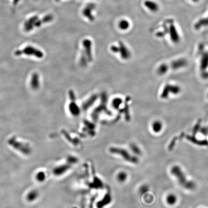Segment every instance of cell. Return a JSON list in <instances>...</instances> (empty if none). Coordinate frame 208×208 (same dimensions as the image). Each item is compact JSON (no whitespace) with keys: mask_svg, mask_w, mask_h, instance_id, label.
<instances>
[{"mask_svg":"<svg viewBox=\"0 0 208 208\" xmlns=\"http://www.w3.org/2000/svg\"><path fill=\"white\" fill-rule=\"evenodd\" d=\"M30 84L33 89H36L38 88L40 85V81H39V77L37 74H34L32 75Z\"/></svg>","mask_w":208,"mask_h":208,"instance_id":"7","label":"cell"},{"mask_svg":"<svg viewBox=\"0 0 208 208\" xmlns=\"http://www.w3.org/2000/svg\"><path fill=\"white\" fill-rule=\"evenodd\" d=\"M171 173L176 176V178L178 179L179 182L181 184L183 185L185 187L187 188H192L193 187L194 185L189 184V183L187 180L185 176L183 171H182L179 167H173L171 169Z\"/></svg>","mask_w":208,"mask_h":208,"instance_id":"1","label":"cell"},{"mask_svg":"<svg viewBox=\"0 0 208 208\" xmlns=\"http://www.w3.org/2000/svg\"><path fill=\"white\" fill-rule=\"evenodd\" d=\"M167 69H168V68H167L166 65H162L160 68V73H162V74H163L167 72Z\"/></svg>","mask_w":208,"mask_h":208,"instance_id":"12","label":"cell"},{"mask_svg":"<svg viewBox=\"0 0 208 208\" xmlns=\"http://www.w3.org/2000/svg\"><path fill=\"white\" fill-rule=\"evenodd\" d=\"M109 151L111 153H116L117 154V155H120L123 158V159H124L125 160L128 162L134 163L138 162V159H136V157L130 155L129 152L124 149L117 148V147H111L109 149Z\"/></svg>","mask_w":208,"mask_h":208,"instance_id":"2","label":"cell"},{"mask_svg":"<svg viewBox=\"0 0 208 208\" xmlns=\"http://www.w3.org/2000/svg\"><path fill=\"white\" fill-rule=\"evenodd\" d=\"M127 178V174L124 171H120L117 175V179L120 183H123Z\"/></svg>","mask_w":208,"mask_h":208,"instance_id":"10","label":"cell"},{"mask_svg":"<svg viewBox=\"0 0 208 208\" xmlns=\"http://www.w3.org/2000/svg\"><path fill=\"white\" fill-rule=\"evenodd\" d=\"M170 36L171 40L174 42H178L180 40V36L174 24H171L169 28Z\"/></svg>","mask_w":208,"mask_h":208,"instance_id":"5","label":"cell"},{"mask_svg":"<svg viewBox=\"0 0 208 208\" xmlns=\"http://www.w3.org/2000/svg\"><path fill=\"white\" fill-rule=\"evenodd\" d=\"M152 127V128L153 132L156 133H158L160 132V131L162 130V125L160 122L156 121L153 122Z\"/></svg>","mask_w":208,"mask_h":208,"instance_id":"9","label":"cell"},{"mask_svg":"<svg viewBox=\"0 0 208 208\" xmlns=\"http://www.w3.org/2000/svg\"><path fill=\"white\" fill-rule=\"evenodd\" d=\"M144 6L150 11L152 12H157L160 9V6L156 1L152 0H147L144 1Z\"/></svg>","mask_w":208,"mask_h":208,"instance_id":"4","label":"cell"},{"mask_svg":"<svg viewBox=\"0 0 208 208\" xmlns=\"http://www.w3.org/2000/svg\"><path fill=\"white\" fill-rule=\"evenodd\" d=\"M22 54L34 56L37 57L38 58H41L44 55L41 51L32 46L27 47L25 48H24V49L19 51H17L15 53V55H20Z\"/></svg>","mask_w":208,"mask_h":208,"instance_id":"3","label":"cell"},{"mask_svg":"<svg viewBox=\"0 0 208 208\" xmlns=\"http://www.w3.org/2000/svg\"><path fill=\"white\" fill-rule=\"evenodd\" d=\"M208 26V14L205 17L200 19L195 24V28L196 30L207 27Z\"/></svg>","mask_w":208,"mask_h":208,"instance_id":"6","label":"cell"},{"mask_svg":"<svg viewBox=\"0 0 208 208\" xmlns=\"http://www.w3.org/2000/svg\"><path fill=\"white\" fill-rule=\"evenodd\" d=\"M129 24L128 22L126 20H122V21L120 22V28L122 30H125L129 27Z\"/></svg>","mask_w":208,"mask_h":208,"instance_id":"11","label":"cell"},{"mask_svg":"<svg viewBox=\"0 0 208 208\" xmlns=\"http://www.w3.org/2000/svg\"><path fill=\"white\" fill-rule=\"evenodd\" d=\"M177 198L174 194H169L166 197V202L169 205H173L177 202Z\"/></svg>","mask_w":208,"mask_h":208,"instance_id":"8","label":"cell"}]
</instances>
